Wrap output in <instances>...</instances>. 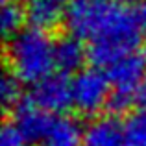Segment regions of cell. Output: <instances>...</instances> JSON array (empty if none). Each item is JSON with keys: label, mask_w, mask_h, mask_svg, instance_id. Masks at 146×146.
Instances as JSON below:
<instances>
[{"label": "cell", "mask_w": 146, "mask_h": 146, "mask_svg": "<svg viewBox=\"0 0 146 146\" xmlns=\"http://www.w3.org/2000/svg\"><path fill=\"white\" fill-rule=\"evenodd\" d=\"M28 2H30V0H28Z\"/></svg>", "instance_id": "19"}, {"label": "cell", "mask_w": 146, "mask_h": 146, "mask_svg": "<svg viewBox=\"0 0 146 146\" xmlns=\"http://www.w3.org/2000/svg\"><path fill=\"white\" fill-rule=\"evenodd\" d=\"M30 98L48 115H63V111L72 106V80H68L67 74L52 72L33 85Z\"/></svg>", "instance_id": "6"}, {"label": "cell", "mask_w": 146, "mask_h": 146, "mask_svg": "<svg viewBox=\"0 0 146 146\" xmlns=\"http://www.w3.org/2000/svg\"><path fill=\"white\" fill-rule=\"evenodd\" d=\"M141 39L143 28L139 24L137 13H133L126 4L115 0L102 26L89 41L87 54L93 61V67L104 70L118 57L137 52Z\"/></svg>", "instance_id": "1"}, {"label": "cell", "mask_w": 146, "mask_h": 146, "mask_svg": "<svg viewBox=\"0 0 146 146\" xmlns=\"http://www.w3.org/2000/svg\"><path fill=\"white\" fill-rule=\"evenodd\" d=\"M124 129L131 146H146V104L137 106L128 113Z\"/></svg>", "instance_id": "12"}, {"label": "cell", "mask_w": 146, "mask_h": 146, "mask_svg": "<svg viewBox=\"0 0 146 146\" xmlns=\"http://www.w3.org/2000/svg\"><path fill=\"white\" fill-rule=\"evenodd\" d=\"M104 72L111 85L107 109L115 115L129 111L146 87V56L139 52L126 54L104 68Z\"/></svg>", "instance_id": "3"}, {"label": "cell", "mask_w": 146, "mask_h": 146, "mask_svg": "<svg viewBox=\"0 0 146 146\" xmlns=\"http://www.w3.org/2000/svg\"><path fill=\"white\" fill-rule=\"evenodd\" d=\"M137 19H139V24L143 28V32H146V0H141L139 6H137Z\"/></svg>", "instance_id": "16"}, {"label": "cell", "mask_w": 146, "mask_h": 146, "mask_svg": "<svg viewBox=\"0 0 146 146\" xmlns=\"http://www.w3.org/2000/svg\"><path fill=\"white\" fill-rule=\"evenodd\" d=\"M115 0H68L65 28L68 35L89 43L109 13Z\"/></svg>", "instance_id": "5"}, {"label": "cell", "mask_w": 146, "mask_h": 146, "mask_svg": "<svg viewBox=\"0 0 146 146\" xmlns=\"http://www.w3.org/2000/svg\"><path fill=\"white\" fill-rule=\"evenodd\" d=\"M67 6L68 0H30L26 6V19L32 28L50 32L61 22L65 24Z\"/></svg>", "instance_id": "10"}, {"label": "cell", "mask_w": 146, "mask_h": 146, "mask_svg": "<svg viewBox=\"0 0 146 146\" xmlns=\"http://www.w3.org/2000/svg\"><path fill=\"white\" fill-rule=\"evenodd\" d=\"M26 19V9L19 6L17 0H2V32L6 37H13L22 30V22Z\"/></svg>", "instance_id": "13"}, {"label": "cell", "mask_w": 146, "mask_h": 146, "mask_svg": "<svg viewBox=\"0 0 146 146\" xmlns=\"http://www.w3.org/2000/svg\"><path fill=\"white\" fill-rule=\"evenodd\" d=\"M83 126L70 115H52L39 146H82Z\"/></svg>", "instance_id": "9"}, {"label": "cell", "mask_w": 146, "mask_h": 146, "mask_svg": "<svg viewBox=\"0 0 146 146\" xmlns=\"http://www.w3.org/2000/svg\"><path fill=\"white\" fill-rule=\"evenodd\" d=\"M0 100H2L4 109H13L19 102L22 100L21 96V82L15 78L11 72H6L0 83Z\"/></svg>", "instance_id": "14"}, {"label": "cell", "mask_w": 146, "mask_h": 146, "mask_svg": "<svg viewBox=\"0 0 146 146\" xmlns=\"http://www.w3.org/2000/svg\"><path fill=\"white\" fill-rule=\"evenodd\" d=\"M52 115L41 109L32 98H22L11 109V124L21 131L26 143H39Z\"/></svg>", "instance_id": "7"}, {"label": "cell", "mask_w": 146, "mask_h": 146, "mask_svg": "<svg viewBox=\"0 0 146 146\" xmlns=\"http://www.w3.org/2000/svg\"><path fill=\"white\" fill-rule=\"evenodd\" d=\"M26 139L21 135L17 128L11 122H6L0 131V146H24Z\"/></svg>", "instance_id": "15"}, {"label": "cell", "mask_w": 146, "mask_h": 146, "mask_svg": "<svg viewBox=\"0 0 146 146\" xmlns=\"http://www.w3.org/2000/svg\"><path fill=\"white\" fill-rule=\"evenodd\" d=\"M82 146H131L124 124L115 117H96L83 129Z\"/></svg>", "instance_id": "8"}, {"label": "cell", "mask_w": 146, "mask_h": 146, "mask_svg": "<svg viewBox=\"0 0 146 146\" xmlns=\"http://www.w3.org/2000/svg\"><path fill=\"white\" fill-rule=\"evenodd\" d=\"M56 41L48 32L37 28H22L19 33L7 39L6 61L9 72L21 83L37 85L48 78L56 68L54 61Z\"/></svg>", "instance_id": "2"}, {"label": "cell", "mask_w": 146, "mask_h": 146, "mask_svg": "<svg viewBox=\"0 0 146 146\" xmlns=\"http://www.w3.org/2000/svg\"><path fill=\"white\" fill-rule=\"evenodd\" d=\"M117 2H120V4H126V6H128V4H133V2H141V0H117Z\"/></svg>", "instance_id": "17"}, {"label": "cell", "mask_w": 146, "mask_h": 146, "mask_svg": "<svg viewBox=\"0 0 146 146\" xmlns=\"http://www.w3.org/2000/svg\"><path fill=\"white\" fill-rule=\"evenodd\" d=\"M143 96L146 98V87H144V91H143Z\"/></svg>", "instance_id": "18"}, {"label": "cell", "mask_w": 146, "mask_h": 146, "mask_svg": "<svg viewBox=\"0 0 146 146\" xmlns=\"http://www.w3.org/2000/svg\"><path fill=\"white\" fill-rule=\"evenodd\" d=\"M89 57L87 48L80 39L72 35H63L56 41L54 46V61L56 68L61 74H70V72H80L82 70L83 61Z\"/></svg>", "instance_id": "11"}, {"label": "cell", "mask_w": 146, "mask_h": 146, "mask_svg": "<svg viewBox=\"0 0 146 146\" xmlns=\"http://www.w3.org/2000/svg\"><path fill=\"white\" fill-rule=\"evenodd\" d=\"M111 85L107 74L98 67H85L72 78V107L83 115H94L107 107Z\"/></svg>", "instance_id": "4"}]
</instances>
